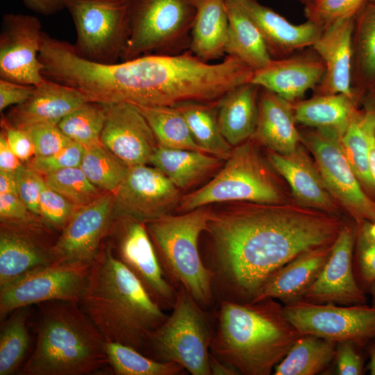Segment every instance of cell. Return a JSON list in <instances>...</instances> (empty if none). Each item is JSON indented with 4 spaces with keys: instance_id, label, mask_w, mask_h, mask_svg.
<instances>
[{
    "instance_id": "cell-1",
    "label": "cell",
    "mask_w": 375,
    "mask_h": 375,
    "mask_svg": "<svg viewBox=\"0 0 375 375\" xmlns=\"http://www.w3.org/2000/svg\"><path fill=\"white\" fill-rule=\"evenodd\" d=\"M335 215L306 207L252 203L212 211L204 233L216 302H252L267 278L300 254L333 243Z\"/></svg>"
},
{
    "instance_id": "cell-2",
    "label": "cell",
    "mask_w": 375,
    "mask_h": 375,
    "mask_svg": "<svg viewBox=\"0 0 375 375\" xmlns=\"http://www.w3.org/2000/svg\"><path fill=\"white\" fill-rule=\"evenodd\" d=\"M78 303L105 341L144 355L150 334L168 317L104 241Z\"/></svg>"
},
{
    "instance_id": "cell-3",
    "label": "cell",
    "mask_w": 375,
    "mask_h": 375,
    "mask_svg": "<svg viewBox=\"0 0 375 375\" xmlns=\"http://www.w3.org/2000/svg\"><path fill=\"white\" fill-rule=\"evenodd\" d=\"M210 352L244 375H269L303 335L274 299L223 301L213 312Z\"/></svg>"
},
{
    "instance_id": "cell-4",
    "label": "cell",
    "mask_w": 375,
    "mask_h": 375,
    "mask_svg": "<svg viewBox=\"0 0 375 375\" xmlns=\"http://www.w3.org/2000/svg\"><path fill=\"white\" fill-rule=\"evenodd\" d=\"M23 375H85L108 365L104 339L77 302L42 303Z\"/></svg>"
},
{
    "instance_id": "cell-5",
    "label": "cell",
    "mask_w": 375,
    "mask_h": 375,
    "mask_svg": "<svg viewBox=\"0 0 375 375\" xmlns=\"http://www.w3.org/2000/svg\"><path fill=\"white\" fill-rule=\"evenodd\" d=\"M212 212L203 206L146 222L167 281L176 290L183 286L208 311L216 303L213 274L202 260L199 241Z\"/></svg>"
},
{
    "instance_id": "cell-6",
    "label": "cell",
    "mask_w": 375,
    "mask_h": 375,
    "mask_svg": "<svg viewBox=\"0 0 375 375\" xmlns=\"http://www.w3.org/2000/svg\"><path fill=\"white\" fill-rule=\"evenodd\" d=\"M213 315L181 286L165 321L148 340L145 355L161 362H175L192 375H211L208 357L214 333Z\"/></svg>"
},
{
    "instance_id": "cell-7",
    "label": "cell",
    "mask_w": 375,
    "mask_h": 375,
    "mask_svg": "<svg viewBox=\"0 0 375 375\" xmlns=\"http://www.w3.org/2000/svg\"><path fill=\"white\" fill-rule=\"evenodd\" d=\"M234 147L212 180L181 197L178 212L227 201L283 203L282 192L254 144L247 140Z\"/></svg>"
},
{
    "instance_id": "cell-8",
    "label": "cell",
    "mask_w": 375,
    "mask_h": 375,
    "mask_svg": "<svg viewBox=\"0 0 375 375\" xmlns=\"http://www.w3.org/2000/svg\"><path fill=\"white\" fill-rule=\"evenodd\" d=\"M195 0H132L131 32L122 60L174 54L190 45Z\"/></svg>"
},
{
    "instance_id": "cell-9",
    "label": "cell",
    "mask_w": 375,
    "mask_h": 375,
    "mask_svg": "<svg viewBox=\"0 0 375 375\" xmlns=\"http://www.w3.org/2000/svg\"><path fill=\"white\" fill-rule=\"evenodd\" d=\"M132 0H66L81 57L112 64L122 59L131 32Z\"/></svg>"
},
{
    "instance_id": "cell-10",
    "label": "cell",
    "mask_w": 375,
    "mask_h": 375,
    "mask_svg": "<svg viewBox=\"0 0 375 375\" xmlns=\"http://www.w3.org/2000/svg\"><path fill=\"white\" fill-rule=\"evenodd\" d=\"M301 142L315 160L333 197L348 211L358 226L375 221V201L362 188L344 154L341 134L328 128L300 130Z\"/></svg>"
},
{
    "instance_id": "cell-11",
    "label": "cell",
    "mask_w": 375,
    "mask_h": 375,
    "mask_svg": "<svg viewBox=\"0 0 375 375\" xmlns=\"http://www.w3.org/2000/svg\"><path fill=\"white\" fill-rule=\"evenodd\" d=\"M285 317L303 335L361 347L375 339V306L317 303L299 299L283 306Z\"/></svg>"
},
{
    "instance_id": "cell-12",
    "label": "cell",
    "mask_w": 375,
    "mask_h": 375,
    "mask_svg": "<svg viewBox=\"0 0 375 375\" xmlns=\"http://www.w3.org/2000/svg\"><path fill=\"white\" fill-rule=\"evenodd\" d=\"M92 264L51 263L0 288L1 320L15 310L53 301L78 302Z\"/></svg>"
},
{
    "instance_id": "cell-13",
    "label": "cell",
    "mask_w": 375,
    "mask_h": 375,
    "mask_svg": "<svg viewBox=\"0 0 375 375\" xmlns=\"http://www.w3.org/2000/svg\"><path fill=\"white\" fill-rule=\"evenodd\" d=\"M106 238L114 256L140 281L163 310H172L177 290L165 278L146 222L115 217Z\"/></svg>"
},
{
    "instance_id": "cell-14",
    "label": "cell",
    "mask_w": 375,
    "mask_h": 375,
    "mask_svg": "<svg viewBox=\"0 0 375 375\" xmlns=\"http://www.w3.org/2000/svg\"><path fill=\"white\" fill-rule=\"evenodd\" d=\"M38 17L22 13L3 16L0 33V78L38 86L46 78L39 58L42 35Z\"/></svg>"
},
{
    "instance_id": "cell-15",
    "label": "cell",
    "mask_w": 375,
    "mask_h": 375,
    "mask_svg": "<svg viewBox=\"0 0 375 375\" xmlns=\"http://www.w3.org/2000/svg\"><path fill=\"white\" fill-rule=\"evenodd\" d=\"M115 217H130L144 222L171 214L176 209L180 190L155 167H128L113 193Z\"/></svg>"
},
{
    "instance_id": "cell-16",
    "label": "cell",
    "mask_w": 375,
    "mask_h": 375,
    "mask_svg": "<svg viewBox=\"0 0 375 375\" xmlns=\"http://www.w3.org/2000/svg\"><path fill=\"white\" fill-rule=\"evenodd\" d=\"M53 230L40 217L27 222H1L0 288L53 263Z\"/></svg>"
},
{
    "instance_id": "cell-17",
    "label": "cell",
    "mask_w": 375,
    "mask_h": 375,
    "mask_svg": "<svg viewBox=\"0 0 375 375\" xmlns=\"http://www.w3.org/2000/svg\"><path fill=\"white\" fill-rule=\"evenodd\" d=\"M113 194L76 209L53 247V263L92 264L114 220Z\"/></svg>"
},
{
    "instance_id": "cell-18",
    "label": "cell",
    "mask_w": 375,
    "mask_h": 375,
    "mask_svg": "<svg viewBox=\"0 0 375 375\" xmlns=\"http://www.w3.org/2000/svg\"><path fill=\"white\" fill-rule=\"evenodd\" d=\"M105 108L101 144L128 167L149 163L158 144L139 109L127 103L105 105Z\"/></svg>"
},
{
    "instance_id": "cell-19",
    "label": "cell",
    "mask_w": 375,
    "mask_h": 375,
    "mask_svg": "<svg viewBox=\"0 0 375 375\" xmlns=\"http://www.w3.org/2000/svg\"><path fill=\"white\" fill-rule=\"evenodd\" d=\"M354 243L352 229L343 226L326 262L301 299L342 306L365 303V294L357 283L353 271Z\"/></svg>"
},
{
    "instance_id": "cell-20",
    "label": "cell",
    "mask_w": 375,
    "mask_h": 375,
    "mask_svg": "<svg viewBox=\"0 0 375 375\" xmlns=\"http://www.w3.org/2000/svg\"><path fill=\"white\" fill-rule=\"evenodd\" d=\"M325 65L310 47L287 57L272 59L264 67L253 72L252 83L294 103L302 99L322 80Z\"/></svg>"
},
{
    "instance_id": "cell-21",
    "label": "cell",
    "mask_w": 375,
    "mask_h": 375,
    "mask_svg": "<svg viewBox=\"0 0 375 375\" xmlns=\"http://www.w3.org/2000/svg\"><path fill=\"white\" fill-rule=\"evenodd\" d=\"M355 17L343 18L324 27L311 47L325 65L323 78L312 90L313 94L341 93L359 103L351 86Z\"/></svg>"
},
{
    "instance_id": "cell-22",
    "label": "cell",
    "mask_w": 375,
    "mask_h": 375,
    "mask_svg": "<svg viewBox=\"0 0 375 375\" xmlns=\"http://www.w3.org/2000/svg\"><path fill=\"white\" fill-rule=\"evenodd\" d=\"M252 21L272 59L287 57L310 47L323 28L307 20L295 24L257 0H230Z\"/></svg>"
},
{
    "instance_id": "cell-23",
    "label": "cell",
    "mask_w": 375,
    "mask_h": 375,
    "mask_svg": "<svg viewBox=\"0 0 375 375\" xmlns=\"http://www.w3.org/2000/svg\"><path fill=\"white\" fill-rule=\"evenodd\" d=\"M88 101L78 90L46 78L35 87L26 102L12 107L3 117L19 128L39 124L58 125L65 116Z\"/></svg>"
},
{
    "instance_id": "cell-24",
    "label": "cell",
    "mask_w": 375,
    "mask_h": 375,
    "mask_svg": "<svg viewBox=\"0 0 375 375\" xmlns=\"http://www.w3.org/2000/svg\"><path fill=\"white\" fill-rule=\"evenodd\" d=\"M273 168L288 183L299 205L333 215L335 199L326 188L316 165L299 147L293 152L281 154L269 151Z\"/></svg>"
},
{
    "instance_id": "cell-25",
    "label": "cell",
    "mask_w": 375,
    "mask_h": 375,
    "mask_svg": "<svg viewBox=\"0 0 375 375\" xmlns=\"http://www.w3.org/2000/svg\"><path fill=\"white\" fill-rule=\"evenodd\" d=\"M333 243L306 251L276 270L252 302L274 299L287 304L301 299L326 262Z\"/></svg>"
},
{
    "instance_id": "cell-26",
    "label": "cell",
    "mask_w": 375,
    "mask_h": 375,
    "mask_svg": "<svg viewBox=\"0 0 375 375\" xmlns=\"http://www.w3.org/2000/svg\"><path fill=\"white\" fill-rule=\"evenodd\" d=\"M296 124L292 103L260 87L257 124L251 139L271 151L292 153L301 142V132Z\"/></svg>"
},
{
    "instance_id": "cell-27",
    "label": "cell",
    "mask_w": 375,
    "mask_h": 375,
    "mask_svg": "<svg viewBox=\"0 0 375 375\" xmlns=\"http://www.w3.org/2000/svg\"><path fill=\"white\" fill-rule=\"evenodd\" d=\"M260 87L252 82L242 84L217 102L221 132L233 147L251 139L255 132Z\"/></svg>"
},
{
    "instance_id": "cell-28",
    "label": "cell",
    "mask_w": 375,
    "mask_h": 375,
    "mask_svg": "<svg viewBox=\"0 0 375 375\" xmlns=\"http://www.w3.org/2000/svg\"><path fill=\"white\" fill-rule=\"evenodd\" d=\"M189 51L209 62L226 54L228 17L225 0H195Z\"/></svg>"
},
{
    "instance_id": "cell-29",
    "label": "cell",
    "mask_w": 375,
    "mask_h": 375,
    "mask_svg": "<svg viewBox=\"0 0 375 375\" xmlns=\"http://www.w3.org/2000/svg\"><path fill=\"white\" fill-rule=\"evenodd\" d=\"M293 104L295 120L305 127L328 128L341 135L359 109V103L346 94H313Z\"/></svg>"
},
{
    "instance_id": "cell-30",
    "label": "cell",
    "mask_w": 375,
    "mask_h": 375,
    "mask_svg": "<svg viewBox=\"0 0 375 375\" xmlns=\"http://www.w3.org/2000/svg\"><path fill=\"white\" fill-rule=\"evenodd\" d=\"M355 97L375 89V3H367L355 17L352 33V81Z\"/></svg>"
},
{
    "instance_id": "cell-31",
    "label": "cell",
    "mask_w": 375,
    "mask_h": 375,
    "mask_svg": "<svg viewBox=\"0 0 375 375\" xmlns=\"http://www.w3.org/2000/svg\"><path fill=\"white\" fill-rule=\"evenodd\" d=\"M222 160L200 151L171 149L158 145L149 163L162 172L180 190L197 183L216 169Z\"/></svg>"
},
{
    "instance_id": "cell-32",
    "label": "cell",
    "mask_w": 375,
    "mask_h": 375,
    "mask_svg": "<svg viewBox=\"0 0 375 375\" xmlns=\"http://www.w3.org/2000/svg\"><path fill=\"white\" fill-rule=\"evenodd\" d=\"M228 17L226 55L235 57L253 71L266 66L272 59L265 42L252 21L230 0H225Z\"/></svg>"
},
{
    "instance_id": "cell-33",
    "label": "cell",
    "mask_w": 375,
    "mask_h": 375,
    "mask_svg": "<svg viewBox=\"0 0 375 375\" xmlns=\"http://www.w3.org/2000/svg\"><path fill=\"white\" fill-rule=\"evenodd\" d=\"M175 107L185 118L201 151L221 160H227L233 151V146L221 132L217 102H188Z\"/></svg>"
},
{
    "instance_id": "cell-34",
    "label": "cell",
    "mask_w": 375,
    "mask_h": 375,
    "mask_svg": "<svg viewBox=\"0 0 375 375\" xmlns=\"http://www.w3.org/2000/svg\"><path fill=\"white\" fill-rule=\"evenodd\" d=\"M337 343L312 335H303L275 367V375H315L335 358Z\"/></svg>"
},
{
    "instance_id": "cell-35",
    "label": "cell",
    "mask_w": 375,
    "mask_h": 375,
    "mask_svg": "<svg viewBox=\"0 0 375 375\" xmlns=\"http://www.w3.org/2000/svg\"><path fill=\"white\" fill-rule=\"evenodd\" d=\"M151 128L158 144L171 148L201 151L188 124L175 106H135Z\"/></svg>"
},
{
    "instance_id": "cell-36",
    "label": "cell",
    "mask_w": 375,
    "mask_h": 375,
    "mask_svg": "<svg viewBox=\"0 0 375 375\" xmlns=\"http://www.w3.org/2000/svg\"><path fill=\"white\" fill-rule=\"evenodd\" d=\"M103 348L108 365L117 375H183L188 372L177 362L153 360L120 343L104 341Z\"/></svg>"
},
{
    "instance_id": "cell-37",
    "label": "cell",
    "mask_w": 375,
    "mask_h": 375,
    "mask_svg": "<svg viewBox=\"0 0 375 375\" xmlns=\"http://www.w3.org/2000/svg\"><path fill=\"white\" fill-rule=\"evenodd\" d=\"M369 115L362 108L341 135V143L353 172L362 188L369 194H375V183L369 163L367 128Z\"/></svg>"
},
{
    "instance_id": "cell-38",
    "label": "cell",
    "mask_w": 375,
    "mask_h": 375,
    "mask_svg": "<svg viewBox=\"0 0 375 375\" xmlns=\"http://www.w3.org/2000/svg\"><path fill=\"white\" fill-rule=\"evenodd\" d=\"M29 306L12 312L1 326L0 333V375L13 374L28 351Z\"/></svg>"
},
{
    "instance_id": "cell-39",
    "label": "cell",
    "mask_w": 375,
    "mask_h": 375,
    "mask_svg": "<svg viewBox=\"0 0 375 375\" xmlns=\"http://www.w3.org/2000/svg\"><path fill=\"white\" fill-rule=\"evenodd\" d=\"M88 179L105 192L114 193L125 178L128 167L101 143L85 147L80 165Z\"/></svg>"
},
{
    "instance_id": "cell-40",
    "label": "cell",
    "mask_w": 375,
    "mask_h": 375,
    "mask_svg": "<svg viewBox=\"0 0 375 375\" xmlns=\"http://www.w3.org/2000/svg\"><path fill=\"white\" fill-rule=\"evenodd\" d=\"M105 119V105L88 101L65 116L58 126L70 140L88 147L101 143Z\"/></svg>"
},
{
    "instance_id": "cell-41",
    "label": "cell",
    "mask_w": 375,
    "mask_h": 375,
    "mask_svg": "<svg viewBox=\"0 0 375 375\" xmlns=\"http://www.w3.org/2000/svg\"><path fill=\"white\" fill-rule=\"evenodd\" d=\"M44 177L47 186L78 208L92 203L105 193L88 179L80 167L60 169Z\"/></svg>"
},
{
    "instance_id": "cell-42",
    "label": "cell",
    "mask_w": 375,
    "mask_h": 375,
    "mask_svg": "<svg viewBox=\"0 0 375 375\" xmlns=\"http://www.w3.org/2000/svg\"><path fill=\"white\" fill-rule=\"evenodd\" d=\"M367 0H316L304 7V15L322 28L347 17H354L366 5Z\"/></svg>"
},
{
    "instance_id": "cell-43",
    "label": "cell",
    "mask_w": 375,
    "mask_h": 375,
    "mask_svg": "<svg viewBox=\"0 0 375 375\" xmlns=\"http://www.w3.org/2000/svg\"><path fill=\"white\" fill-rule=\"evenodd\" d=\"M39 208L43 222L52 230L61 232L78 207L46 184L40 195Z\"/></svg>"
},
{
    "instance_id": "cell-44",
    "label": "cell",
    "mask_w": 375,
    "mask_h": 375,
    "mask_svg": "<svg viewBox=\"0 0 375 375\" xmlns=\"http://www.w3.org/2000/svg\"><path fill=\"white\" fill-rule=\"evenodd\" d=\"M85 151L81 144L71 141L63 148L48 156H34L28 166L43 176L69 167H80Z\"/></svg>"
},
{
    "instance_id": "cell-45",
    "label": "cell",
    "mask_w": 375,
    "mask_h": 375,
    "mask_svg": "<svg viewBox=\"0 0 375 375\" xmlns=\"http://www.w3.org/2000/svg\"><path fill=\"white\" fill-rule=\"evenodd\" d=\"M22 129L26 132L33 144L35 156L53 154L72 141L58 125L39 124Z\"/></svg>"
},
{
    "instance_id": "cell-46",
    "label": "cell",
    "mask_w": 375,
    "mask_h": 375,
    "mask_svg": "<svg viewBox=\"0 0 375 375\" xmlns=\"http://www.w3.org/2000/svg\"><path fill=\"white\" fill-rule=\"evenodd\" d=\"M18 195L29 210L40 217V199L46 183L43 175L28 165L15 171Z\"/></svg>"
},
{
    "instance_id": "cell-47",
    "label": "cell",
    "mask_w": 375,
    "mask_h": 375,
    "mask_svg": "<svg viewBox=\"0 0 375 375\" xmlns=\"http://www.w3.org/2000/svg\"><path fill=\"white\" fill-rule=\"evenodd\" d=\"M356 255L362 280L369 285L375 282V240L358 226Z\"/></svg>"
},
{
    "instance_id": "cell-48",
    "label": "cell",
    "mask_w": 375,
    "mask_h": 375,
    "mask_svg": "<svg viewBox=\"0 0 375 375\" xmlns=\"http://www.w3.org/2000/svg\"><path fill=\"white\" fill-rule=\"evenodd\" d=\"M350 342L337 343L335 358L337 373L340 375H360L363 372V360Z\"/></svg>"
},
{
    "instance_id": "cell-49",
    "label": "cell",
    "mask_w": 375,
    "mask_h": 375,
    "mask_svg": "<svg viewBox=\"0 0 375 375\" xmlns=\"http://www.w3.org/2000/svg\"><path fill=\"white\" fill-rule=\"evenodd\" d=\"M1 125L10 147L22 161L29 160L35 156L33 144L24 130L12 126L3 117Z\"/></svg>"
},
{
    "instance_id": "cell-50",
    "label": "cell",
    "mask_w": 375,
    "mask_h": 375,
    "mask_svg": "<svg viewBox=\"0 0 375 375\" xmlns=\"http://www.w3.org/2000/svg\"><path fill=\"white\" fill-rule=\"evenodd\" d=\"M40 217L34 215L15 194H0L1 222H27Z\"/></svg>"
},
{
    "instance_id": "cell-51",
    "label": "cell",
    "mask_w": 375,
    "mask_h": 375,
    "mask_svg": "<svg viewBox=\"0 0 375 375\" xmlns=\"http://www.w3.org/2000/svg\"><path fill=\"white\" fill-rule=\"evenodd\" d=\"M35 87L0 78V111L26 102L33 94Z\"/></svg>"
},
{
    "instance_id": "cell-52",
    "label": "cell",
    "mask_w": 375,
    "mask_h": 375,
    "mask_svg": "<svg viewBox=\"0 0 375 375\" xmlns=\"http://www.w3.org/2000/svg\"><path fill=\"white\" fill-rule=\"evenodd\" d=\"M22 165V160L10 147L3 131L0 133V171L15 172Z\"/></svg>"
},
{
    "instance_id": "cell-53",
    "label": "cell",
    "mask_w": 375,
    "mask_h": 375,
    "mask_svg": "<svg viewBox=\"0 0 375 375\" xmlns=\"http://www.w3.org/2000/svg\"><path fill=\"white\" fill-rule=\"evenodd\" d=\"M23 4L34 12L51 15L65 9L66 0H22Z\"/></svg>"
},
{
    "instance_id": "cell-54",
    "label": "cell",
    "mask_w": 375,
    "mask_h": 375,
    "mask_svg": "<svg viewBox=\"0 0 375 375\" xmlns=\"http://www.w3.org/2000/svg\"><path fill=\"white\" fill-rule=\"evenodd\" d=\"M365 109L369 115L367 135L369 144V163L372 176L375 183V119L372 112L368 109Z\"/></svg>"
},
{
    "instance_id": "cell-55",
    "label": "cell",
    "mask_w": 375,
    "mask_h": 375,
    "mask_svg": "<svg viewBox=\"0 0 375 375\" xmlns=\"http://www.w3.org/2000/svg\"><path fill=\"white\" fill-rule=\"evenodd\" d=\"M208 365L211 375H237L240 374L236 369L219 360L210 352Z\"/></svg>"
},
{
    "instance_id": "cell-56",
    "label": "cell",
    "mask_w": 375,
    "mask_h": 375,
    "mask_svg": "<svg viewBox=\"0 0 375 375\" xmlns=\"http://www.w3.org/2000/svg\"><path fill=\"white\" fill-rule=\"evenodd\" d=\"M0 194H18L15 172L0 171Z\"/></svg>"
},
{
    "instance_id": "cell-57",
    "label": "cell",
    "mask_w": 375,
    "mask_h": 375,
    "mask_svg": "<svg viewBox=\"0 0 375 375\" xmlns=\"http://www.w3.org/2000/svg\"><path fill=\"white\" fill-rule=\"evenodd\" d=\"M360 105L370 110L375 119V89L368 91L362 97Z\"/></svg>"
},
{
    "instance_id": "cell-58",
    "label": "cell",
    "mask_w": 375,
    "mask_h": 375,
    "mask_svg": "<svg viewBox=\"0 0 375 375\" xmlns=\"http://www.w3.org/2000/svg\"><path fill=\"white\" fill-rule=\"evenodd\" d=\"M359 226H361L367 235L375 240V221L373 222H365Z\"/></svg>"
},
{
    "instance_id": "cell-59",
    "label": "cell",
    "mask_w": 375,
    "mask_h": 375,
    "mask_svg": "<svg viewBox=\"0 0 375 375\" xmlns=\"http://www.w3.org/2000/svg\"><path fill=\"white\" fill-rule=\"evenodd\" d=\"M370 360L369 363V369L370 374L375 375V344L373 345L369 351Z\"/></svg>"
},
{
    "instance_id": "cell-60",
    "label": "cell",
    "mask_w": 375,
    "mask_h": 375,
    "mask_svg": "<svg viewBox=\"0 0 375 375\" xmlns=\"http://www.w3.org/2000/svg\"><path fill=\"white\" fill-rule=\"evenodd\" d=\"M370 292L372 296V303L373 306H375V282L372 283L370 285Z\"/></svg>"
},
{
    "instance_id": "cell-61",
    "label": "cell",
    "mask_w": 375,
    "mask_h": 375,
    "mask_svg": "<svg viewBox=\"0 0 375 375\" xmlns=\"http://www.w3.org/2000/svg\"><path fill=\"white\" fill-rule=\"evenodd\" d=\"M301 4L304 6V7L309 6L312 5L316 0H297Z\"/></svg>"
},
{
    "instance_id": "cell-62",
    "label": "cell",
    "mask_w": 375,
    "mask_h": 375,
    "mask_svg": "<svg viewBox=\"0 0 375 375\" xmlns=\"http://www.w3.org/2000/svg\"><path fill=\"white\" fill-rule=\"evenodd\" d=\"M368 3H375V0H367Z\"/></svg>"
}]
</instances>
